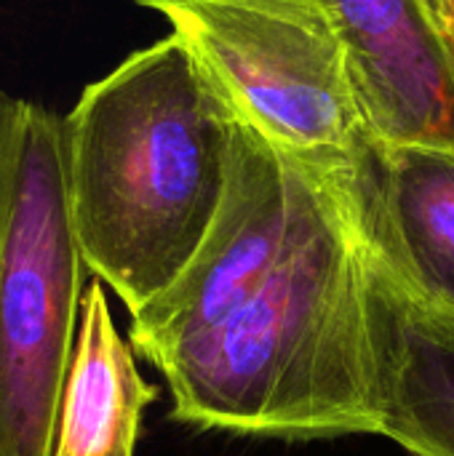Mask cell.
I'll list each match as a JSON object with an SVG mask.
<instances>
[{
  "label": "cell",
  "instance_id": "1",
  "mask_svg": "<svg viewBox=\"0 0 454 456\" xmlns=\"http://www.w3.org/2000/svg\"><path fill=\"white\" fill-rule=\"evenodd\" d=\"M353 171H332L286 248L147 361L174 419L276 438L380 436Z\"/></svg>",
  "mask_w": 454,
  "mask_h": 456
},
{
  "label": "cell",
  "instance_id": "2",
  "mask_svg": "<svg viewBox=\"0 0 454 456\" xmlns=\"http://www.w3.org/2000/svg\"><path fill=\"white\" fill-rule=\"evenodd\" d=\"M233 110L171 32L64 115V168L88 270L134 315L193 262L227 184Z\"/></svg>",
  "mask_w": 454,
  "mask_h": 456
},
{
  "label": "cell",
  "instance_id": "3",
  "mask_svg": "<svg viewBox=\"0 0 454 456\" xmlns=\"http://www.w3.org/2000/svg\"><path fill=\"white\" fill-rule=\"evenodd\" d=\"M86 273L64 118L0 94V456H51Z\"/></svg>",
  "mask_w": 454,
  "mask_h": 456
},
{
  "label": "cell",
  "instance_id": "4",
  "mask_svg": "<svg viewBox=\"0 0 454 456\" xmlns=\"http://www.w3.org/2000/svg\"><path fill=\"white\" fill-rule=\"evenodd\" d=\"M161 13L238 120L318 168H356L369 131L316 0H174Z\"/></svg>",
  "mask_w": 454,
  "mask_h": 456
},
{
  "label": "cell",
  "instance_id": "5",
  "mask_svg": "<svg viewBox=\"0 0 454 456\" xmlns=\"http://www.w3.org/2000/svg\"><path fill=\"white\" fill-rule=\"evenodd\" d=\"M316 3L345 48L369 139L454 150V51L436 3Z\"/></svg>",
  "mask_w": 454,
  "mask_h": 456
},
{
  "label": "cell",
  "instance_id": "6",
  "mask_svg": "<svg viewBox=\"0 0 454 456\" xmlns=\"http://www.w3.org/2000/svg\"><path fill=\"white\" fill-rule=\"evenodd\" d=\"M367 305L380 436L415 456H454V313L412 294L369 243Z\"/></svg>",
  "mask_w": 454,
  "mask_h": 456
},
{
  "label": "cell",
  "instance_id": "7",
  "mask_svg": "<svg viewBox=\"0 0 454 456\" xmlns=\"http://www.w3.org/2000/svg\"><path fill=\"white\" fill-rule=\"evenodd\" d=\"M361 232L396 278L454 313V150L369 139L351 176Z\"/></svg>",
  "mask_w": 454,
  "mask_h": 456
},
{
  "label": "cell",
  "instance_id": "8",
  "mask_svg": "<svg viewBox=\"0 0 454 456\" xmlns=\"http://www.w3.org/2000/svg\"><path fill=\"white\" fill-rule=\"evenodd\" d=\"M158 398L115 326L107 286L86 289L51 456H136L144 409Z\"/></svg>",
  "mask_w": 454,
  "mask_h": 456
},
{
  "label": "cell",
  "instance_id": "9",
  "mask_svg": "<svg viewBox=\"0 0 454 456\" xmlns=\"http://www.w3.org/2000/svg\"><path fill=\"white\" fill-rule=\"evenodd\" d=\"M436 3V11H439V19H442V27L447 32V40L454 51V0H433Z\"/></svg>",
  "mask_w": 454,
  "mask_h": 456
},
{
  "label": "cell",
  "instance_id": "10",
  "mask_svg": "<svg viewBox=\"0 0 454 456\" xmlns=\"http://www.w3.org/2000/svg\"><path fill=\"white\" fill-rule=\"evenodd\" d=\"M139 5H147V8H155V11H161L163 5H169V3H174V0H136Z\"/></svg>",
  "mask_w": 454,
  "mask_h": 456
}]
</instances>
